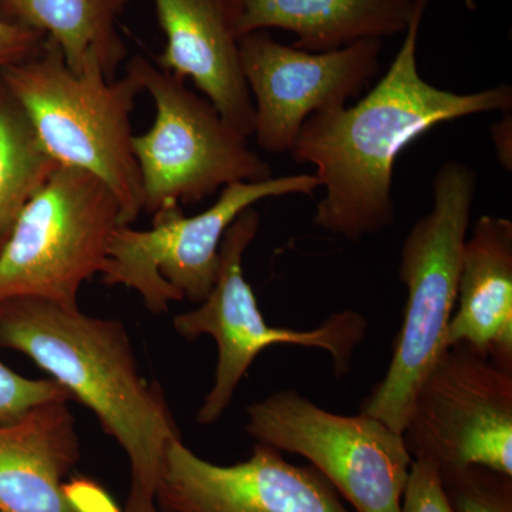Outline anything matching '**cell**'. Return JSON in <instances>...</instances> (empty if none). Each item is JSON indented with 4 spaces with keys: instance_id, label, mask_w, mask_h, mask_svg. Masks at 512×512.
<instances>
[{
    "instance_id": "cell-14",
    "label": "cell",
    "mask_w": 512,
    "mask_h": 512,
    "mask_svg": "<svg viewBox=\"0 0 512 512\" xmlns=\"http://www.w3.org/2000/svg\"><path fill=\"white\" fill-rule=\"evenodd\" d=\"M69 400L0 421V512H80L64 478L80 460Z\"/></svg>"
},
{
    "instance_id": "cell-12",
    "label": "cell",
    "mask_w": 512,
    "mask_h": 512,
    "mask_svg": "<svg viewBox=\"0 0 512 512\" xmlns=\"http://www.w3.org/2000/svg\"><path fill=\"white\" fill-rule=\"evenodd\" d=\"M156 498L167 512H352L315 467L288 463L261 443L248 460L218 466L174 440Z\"/></svg>"
},
{
    "instance_id": "cell-2",
    "label": "cell",
    "mask_w": 512,
    "mask_h": 512,
    "mask_svg": "<svg viewBox=\"0 0 512 512\" xmlns=\"http://www.w3.org/2000/svg\"><path fill=\"white\" fill-rule=\"evenodd\" d=\"M0 348L30 357L99 419L130 461L131 488L156 498L165 451L181 440L163 390L138 369L120 320L37 298L0 303Z\"/></svg>"
},
{
    "instance_id": "cell-24",
    "label": "cell",
    "mask_w": 512,
    "mask_h": 512,
    "mask_svg": "<svg viewBox=\"0 0 512 512\" xmlns=\"http://www.w3.org/2000/svg\"><path fill=\"white\" fill-rule=\"evenodd\" d=\"M124 512H163L158 510L156 505V498L150 495L137 493V491L130 490L128 495L127 507ZM167 512V511H165Z\"/></svg>"
},
{
    "instance_id": "cell-18",
    "label": "cell",
    "mask_w": 512,
    "mask_h": 512,
    "mask_svg": "<svg viewBox=\"0 0 512 512\" xmlns=\"http://www.w3.org/2000/svg\"><path fill=\"white\" fill-rule=\"evenodd\" d=\"M57 167L40 147L25 110L0 79V251L26 202Z\"/></svg>"
},
{
    "instance_id": "cell-13",
    "label": "cell",
    "mask_w": 512,
    "mask_h": 512,
    "mask_svg": "<svg viewBox=\"0 0 512 512\" xmlns=\"http://www.w3.org/2000/svg\"><path fill=\"white\" fill-rule=\"evenodd\" d=\"M165 47L157 66L191 79L245 137L254 133V101L242 72L228 0H153Z\"/></svg>"
},
{
    "instance_id": "cell-20",
    "label": "cell",
    "mask_w": 512,
    "mask_h": 512,
    "mask_svg": "<svg viewBox=\"0 0 512 512\" xmlns=\"http://www.w3.org/2000/svg\"><path fill=\"white\" fill-rule=\"evenodd\" d=\"M53 400H70V396L55 380L28 379L0 362V421L18 419L32 407Z\"/></svg>"
},
{
    "instance_id": "cell-16",
    "label": "cell",
    "mask_w": 512,
    "mask_h": 512,
    "mask_svg": "<svg viewBox=\"0 0 512 512\" xmlns=\"http://www.w3.org/2000/svg\"><path fill=\"white\" fill-rule=\"evenodd\" d=\"M238 39L249 33L284 29L295 47L329 52L357 40L383 39L406 32L417 0H228Z\"/></svg>"
},
{
    "instance_id": "cell-1",
    "label": "cell",
    "mask_w": 512,
    "mask_h": 512,
    "mask_svg": "<svg viewBox=\"0 0 512 512\" xmlns=\"http://www.w3.org/2000/svg\"><path fill=\"white\" fill-rule=\"evenodd\" d=\"M429 2L417 0L402 47L370 93L355 106L313 114L289 150L296 163L315 165L325 188L315 225L330 234L360 241L393 224L394 164L431 128L474 114L511 111L507 84L461 94L421 77L417 40Z\"/></svg>"
},
{
    "instance_id": "cell-17",
    "label": "cell",
    "mask_w": 512,
    "mask_h": 512,
    "mask_svg": "<svg viewBox=\"0 0 512 512\" xmlns=\"http://www.w3.org/2000/svg\"><path fill=\"white\" fill-rule=\"evenodd\" d=\"M128 0H0V18L55 40L74 74L99 67L116 79L127 57L117 20Z\"/></svg>"
},
{
    "instance_id": "cell-21",
    "label": "cell",
    "mask_w": 512,
    "mask_h": 512,
    "mask_svg": "<svg viewBox=\"0 0 512 512\" xmlns=\"http://www.w3.org/2000/svg\"><path fill=\"white\" fill-rule=\"evenodd\" d=\"M400 512H454L444 493L439 470L430 461L413 460Z\"/></svg>"
},
{
    "instance_id": "cell-19",
    "label": "cell",
    "mask_w": 512,
    "mask_h": 512,
    "mask_svg": "<svg viewBox=\"0 0 512 512\" xmlns=\"http://www.w3.org/2000/svg\"><path fill=\"white\" fill-rule=\"evenodd\" d=\"M454 512H512V477L485 467L441 474Z\"/></svg>"
},
{
    "instance_id": "cell-25",
    "label": "cell",
    "mask_w": 512,
    "mask_h": 512,
    "mask_svg": "<svg viewBox=\"0 0 512 512\" xmlns=\"http://www.w3.org/2000/svg\"><path fill=\"white\" fill-rule=\"evenodd\" d=\"M464 5L467 6L468 9L474 10L477 8V2L476 0H463Z\"/></svg>"
},
{
    "instance_id": "cell-9",
    "label": "cell",
    "mask_w": 512,
    "mask_h": 512,
    "mask_svg": "<svg viewBox=\"0 0 512 512\" xmlns=\"http://www.w3.org/2000/svg\"><path fill=\"white\" fill-rule=\"evenodd\" d=\"M247 433L256 443L299 454L355 512H400L413 457L383 421L322 409L296 390L249 404Z\"/></svg>"
},
{
    "instance_id": "cell-6",
    "label": "cell",
    "mask_w": 512,
    "mask_h": 512,
    "mask_svg": "<svg viewBox=\"0 0 512 512\" xmlns=\"http://www.w3.org/2000/svg\"><path fill=\"white\" fill-rule=\"evenodd\" d=\"M120 207L96 175L59 165L20 212L0 251V303L19 298L77 305L100 274Z\"/></svg>"
},
{
    "instance_id": "cell-15",
    "label": "cell",
    "mask_w": 512,
    "mask_h": 512,
    "mask_svg": "<svg viewBox=\"0 0 512 512\" xmlns=\"http://www.w3.org/2000/svg\"><path fill=\"white\" fill-rule=\"evenodd\" d=\"M446 349L464 345L512 370V222L484 215L466 239Z\"/></svg>"
},
{
    "instance_id": "cell-23",
    "label": "cell",
    "mask_w": 512,
    "mask_h": 512,
    "mask_svg": "<svg viewBox=\"0 0 512 512\" xmlns=\"http://www.w3.org/2000/svg\"><path fill=\"white\" fill-rule=\"evenodd\" d=\"M512 123L510 111H505V116L491 127V138L494 141L495 153L498 161L508 171L512 167Z\"/></svg>"
},
{
    "instance_id": "cell-11",
    "label": "cell",
    "mask_w": 512,
    "mask_h": 512,
    "mask_svg": "<svg viewBox=\"0 0 512 512\" xmlns=\"http://www.w3.org/2000/svg\"><path fill=\"white\" fill-rule=\"evenodd\" d=\"M239 52L254 101L252 136L264 150L285 153L309 117L346 107L376 79L382 39L315 53L282 45L262 30L241 37Z\"/></svg>"
},
{
    "instance_id": "cell-8",
    "label": "cell",
    "mask_w": 512,
    "mask_h": 512,
    "mask_svg": "<svg viewBox=\"0 0 512 512\" xmlns=\"http://www.w3.org/2000/svg\"><path fill=\"white\" fill-rule=\"evenodd\" d=\"M318 188L315 174L234 183L222 188L212 207L192 217L181 205H170L154 212L150 229L120 225L111 237L101 281L133 289L156 315L173 302L201 303L217 281L222 238L241 212L266 198L313 195Z\"/></svg>"
},
{
    "instance_id": "cell-4",
    "label": "cell",
    "mask_w": 512,
    "mask_h": 512,
    "mask_svg": "<svg viewBox=\"0 0 512 512\" xmlns=\"http://www.w3.org/2000/svg\"><path fill=\"white\" fill-rule=\"evenodd\" d=\"M477 181L476 170L466 164L441 165L433 181V210L414 224L403 242L399 266L407 289L403 325L386 375L360 412L397 433L406 427L421 382L446 350Z\"/></svg>"
},
{
    "instance_id": "cell-22",
    "label": "cell",
    "mask_w": 512,
    "mask_h": 512,
    "mask_svg": "<svg viewBox=\"0 0 512 512\" xmlns=\"http://www.w3.org/2000/svg\"><path fill=\"white\" fill-rule=\"evenodd\" d=\"M46 36L0 18V69L28 60L42 50Z\"/></svg>"
},
{
    "instance_id": "cell-5",
    "label": "cell",
    "mask_w": 512,
    "mask_h": 512,
    "mask_svg": "<svg viewBox=\"0 0 512 512\" xmlns=\"http://www.w3.org/2000/svg\"><path fill=\"white\" fill-rule=\"evenodd\" d=\"M126 73L153 97L157 111L150 130L133 137L143 212L195 204L229 184L272 177L271 165L249 148L248 137L185 80L141 55L128 60Z\"/></svg>"
},
{
    "instance_id": "cell-7",
    "label": "cell",
    "mask_w": 512,
    "mask_h": 512,
    "mask_svg": "<svg viewBox=\"0 0 512 512\" xmlns=\"http://www.w3.org/2000/svg\"><path fill=\"white\" fill-rule=\"evenodd\" d=\"M254 207L239 214L225 232L220 248V269L207 298L174 318L178 335L188 340L211 336L217 343L214 384L198 410L197 421L211 426L234 400L239 383L266 348L275 345L325 350L339 377L350 372L353 355L365 339L367 320L355 311L333 313L318 328L293 330L268 325L244 275V256L259 231Z\"/></svg>"
},
{
    "instance_id": "cell-10",
    "label": "cell",
    "mask_w": 512,
    "mask_h": 512,
    "mask_svg": "<svg viewBox=\"0 0 512 512\" xmlns=\"http://www.w3.org/2000/svg\"><path fill=\"white\" fill-rule=\"evenodd\" d=\"M403 439L439 474L478 466L512 477V370L464 345L441 353L414 396Z\"/></svg>"
},
{
    "instance_id": "cell-3",
    "label": "cell",
    "mask_w": 512,
    "mask_h": 512,
    "mask_svg": "<svg viewBox=\"0 0 512 512\" xmlns=\"http://www.w3.org/2000/svg\"><path fill=\"white\" fill-rule=\"evenodd\" d=\"M0 79L25 110L47 156L96 175L119 202L120 225L134 224L143 212L131 130L140 83L127 73L109 80L99 67L74 74L50 37L37 55L0 69Z\"/></svg>"
}]
</instances>
